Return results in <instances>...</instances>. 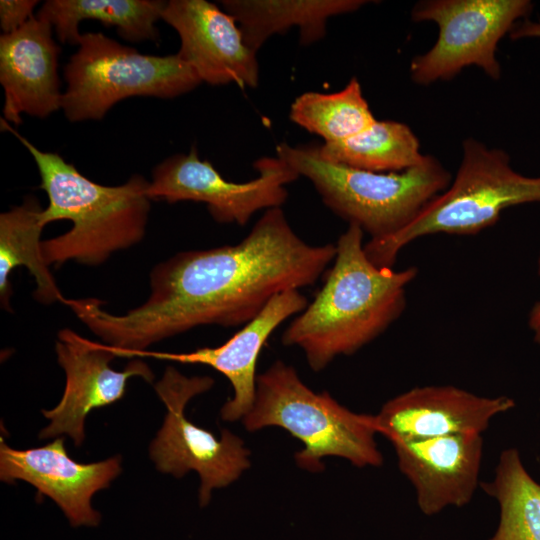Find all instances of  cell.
<instances>
[{
  "instance_id": "obj_1",
  "label": "cell",
  "mask_w": 540,
  "mask_h": 540,
  "mask_svg": "<svg viewBox=\"0 0 540 540\" xmlns=\"http://www.w3.org/2000/svg\"><path fill=\"white\" fill-rule=\"evenodd\" d=\"M335 255L336 244L306 243L283 210L271 208L237 244L183 251L157 264L148 299L123 315L96 298L63 303L117 357H127L195 327L245 325L275 295L315 284Z\"/></svg>"
},
{
  "instance_id": "obj_2",
  "label": "cell",
  "mask_w": 540,
  "mask_h": 540,
  "mask_svg": "<svg viewBox=\"0 0 540 540\" xmlns=\"http://www.w3.org/2000/svg\"><path fill=\"white\" fill-rule=\"evenodd\" d=\"M363 234L358 225H348L323 286L282 334V343L299 347L315 372L338 356L357 352L393 324L417 276L414 266L394 270L374 265L366 256Z\"/></svg>"
},
{
  "instance_id": "obj_3",
  "label": "cell",
  "mask_w": 540,
  "mask_h": 540,
  "mask_svg": "<svg viewBox=\"0 0 540 540\" xmlns=\"http://www.w3.org/2000/svg\"><path fill=\"white\" fill-rule=\"evenodd\" d=\"M1 122L26 147L38 167L40 188L49 199L41 215L44 225L64 219L73 224L66 233L42 240L49 266L68 261L100 265L116 251L143 239L150 211L149 181L135 174L119 186L95 183L59 154L39 150L6 121Z\"/></svg>"
},
{
  "instance_id": "obj_4",
  "label": "cell",
  "mask_w": 540,
  "mask_h": 540,
  "mask_svg": "<svg viewBox=\"0 0 540 540\" xmlns=\"http://www.w3.org/2000/svg\"><path fill=\"white\" fill-rule=\"evenodd\" d=\"M276 152L299 176L311 181L333 213L358 225L371 240L404 229L452 181L431 155L403 171L372 172L325 161L318 145L281 143Z\"/></svg>"
},
{
  "instance_id": "obj_5",
  "label": "cell",
  "mask_w": 540,
  "mask_h": 540,
  "mask_svg": "<svg viewBox=\"0 0 540 540\" xmlns=\"http://www.w3.org/2000/svg\"><path fill=\"white\" fill-rule=\"evenodd\" d=\"M242 423L249 432L272 426L286 430L303 444L295 460L306 471H322L326 457L356 467L383 463L374 415L349 410L327 391L314 392L281 360L257 376L255 399Z\"/></svg>"
},
{
  "instance_id": "obj_6",
  "label": "cell",
  "mask_w": 540,
  "mask_h": 540,
  "mask_svg": "<svg viewBox=\"0 0 540 540\" xmlns=\"http://www.w3.org/2000/svg\"><path fill=\"white\" fill-rule=\"evenodd\" d=\"M540 202V177L515 171L509 155L467 138L462 159L448 188L430 201L404 229L391 237L364 244L368 259L378 267L395 264L400 251L414 240L445 233L474 235L494 225L509 207Z\"/></svg>"
},
{
  "instance_id": "obj_7",
  "label": "cell",
  "mask_w": 540,
  "mask_h": 540,
  "mask_svg": "<svg viewBox=\"0 0 540 540\" xmlns=\"http://www.w3.org/2000/svg\"><path fill=\"white\" fill-rule=\"evenodd\" d=\"M78 45L64 68L62 109L71 122L102 119L131 96L174 98L202 82L177 54L145 55L100 32L81 34Z\"/></svg>"
},
{
  "instance_id": "obj_8",
  "label": "cell",
  "mask_w": 540,
  "mask_h": 540,
  "mask_svg": "<svg viewBox=\"0 0 540 540\" xmlns=\"http://www.w3.org/2000/svg\"><path fill=\"white\" fill-rule=\"evenodd\" d=\"M213 384L209 376L187 377L172 366L166 368L155 384L167 412L150 445V457L158 471L176 478L189 471L197 472L201 480V506L209 503L213 490L236 481L251 464L250 451L240 437L223 430L217 438L185 415L188 402L210 390Z\"/></svg>"
},
{
  "instance_id": "obj_9",
  "label": "cell",
  "mask_w": 540,
  "mask_h": 540,
  "mask_svg": "<svg viewBox=\"0 0 540 540\" xmlns=\"http://www.w3.org/2000/svg\"><path fill=\"white\" fill-rule=\"evenodd\" d=\"M533 8L529 0H423L411 11L412 20L433 21L439 34L433 47L410 64L413 82L429 85L449 80L467 66L500 77L497 45Z\"/></svg>"
},
{
  "instance_id": "obj_10",
  "label": "cell",
  "mask_w": 540,
  "mask_h": 540,
  "mask_svg": "<svg viewBox=\"0 0 540 540\" xmlns=\"http://www.w3.org/2000/svg\"><path fill=\"white\" fill-rule=\"evenodd\" d=\"M253 167L258 177L244 183L232 182L210 162L201 160L192 147L189 153L171 156L154 168L147 194L151 200L168 203L203 202L216 222L243 226L257 211L285 203V186L299 178L279 157L260 158Z\"/></svg>"
},
{
  "instance_id": "obj_11",
  "label": "cell",
  "mask_w": 540,
  "mask_h": 540,
  "mask_svg": "<svg viewBox=\"0 0 540 540\" xmlns=\"http://www.w3.org/2000/svg\"><path fill=\"white\" fill-rule=\"evenodd\" d=\"M55 351L65 372V388L59 403L42 411L50 423L40 431V439L66 434L79 447L85 439L86 417L92 410L120 400L129 378L139 376L148 382L154 378L149 366L139 359L130 361L122 371L112 369L110 363L117 356L108 345L68 328L58 332Z\"/></svg>"
},
{
  "instance_id": "obj_12",
  "label": "cell",
  "mask_w": 540,
  "mask_h": 540,
  "mask_svg": "<svg viewBox=\"0 0 540 540\" xmlns=\"http://www.w3.org/2000/svg\"><path fill=\"white\" fill-rule=\"evenodd\" d=\"M120 472L118 455L93 463L73 460L66 451L63 437L25 450L9 447L1 439L0 479L31 484L38 495L43 494L58 505L72 527L99 525L101 514L92 507V497L97 491L108 488Z\"/></svg>"
},
{
  "instance_id": "obj_13",
  "label": "cell",
  "mask_w": 540,
  "mask_h": 540,
  "mask_svg": "<svg viewBox=\"0 0 540 540\" xmlns=\"http://www.w3.org/2000/svg\"><path fill=\"white\" fill-rule=\"evenodd\" d=\"M161 19L177 31V56L194 69L202 82L257 86L256 52L246 45L235 18L216 4L206 0L166 1Z\"/></svg>"
},
{
  "instance_id": "obj_14",
  "label": "cell",
  "mask_w": 540,
  "mask_h": 540,
  "mask_svg": "<svg viewBox=\"0 0 540 540\" xmlns=\"http://www.w3.org/2000/svg\"><path fill=\"white\" fill-rule=\"evenodd\" d=\"M507 396L483 397L455 386L415 387L388 400L374 415L378 434L391 443L459 433L482 434L514 407Z\"/></svg>"
},
{
  "instance_id": "obj_15",
  "label": "cell",
  "mask_w": 540,
  "mask_h": 540,
  "mask_svg": "<svg viewBox=\"0 0 540 540\" xmlns=\"http://www.w3.org/2000/svg\"><path fill=\"white\" fill-rule=\"evenodd\" d=\"M307 305V298L300 290L284 291L275 295L255 318L220 346L185 353L144 350L130 353L127 358L151 357L212 367L227 378L233 389V396L221 408V418L230 422L242 420L255 399L256 365L264 344L277 327L301 313Z\"/></svg>"
},
{
  "instance_id": "obj_16",
  "label": "cell",
  "mask_w": 540,
  "mask_h": 540,
  "mask_svg": "<svg viewBox=\"0 0 540 540\" xmlns=\"http://www.w3.org/2000/svg\"><path fill=\"white\" fill-rule=\"evenodd\" d=\"M421 512L431 516L468 504L479 484L482 434L459 433L392 443Z\"/></svg>"
},
{
  "instance_id": "obj_17",
  "label": "cell",
  "mask_w": 540,
  "mask_h": 540,
  "mask_svg": "<svg viewBox=\"0 0 540 540\" xmlns=\"http://www.w3.org/2000/svg\"><path fill=\"white\" fill-rule=\"evenodd\" d=\"M60 51L52 26L37 17L1 35L0 82L6 121L19 125L22 113L45 118L62 108L57 74Z\"/></svg>"
},
{
  "instance_id": "obj_18",
  "label": "cell",
  "mask_w": 540,
  "mask_h": 540,
  "mask_svg": "<svg viewBox=\"0 0 540 540\" xmlns=\"http://www.w3.org/2000/svg\"><path fill=\"white\" fill-rule=\"evenodd\" d=\"M223 10L233 16L246 45L257 53L266 40L299 28L300 43L310 45L326 35L327 20L351 13L365 5L364 0H222Z\"/></svg>"
},
{
  "instance_id": "obj_19",
  "label": "cell",
  "mask_w": 540,
  "mask_h": 540,
  "mask_svg": "<svg viewBox=\"0 0 540 540\" xmlns=\"http://www.w3.org/2000/svg\"><path fill=\"white\" fill-rule=\"evenodd\" d=\"M165 4L159 0H48L36 17L53 26L63 44H79L78 27L83 20L114 26L121 37L131 42L156 41L159 33L155 23L161 19Z\"/></svg>"
},
{
  "instance_id": "obj_20",
  "label": "cell",
  "mask_w": 540,
  "mask_h": 540,
  "mask_svg": "<svg viewBox=\"0 0 540 540\" xmlns=\"http://www.w3.org/2000/svg\"><path fill=\"white\" fill-rule=\"evenodd\" d=\"M43 208L35 197H26L21 205L0 215V296L9 310L10 274L18 266L26 267L34 277L35 298L44 304L65 299L59 290L42 252Z\"/></svg>"
},
{
  "instance_id": "obj_21",
  "label": "cell",
  "mask_w": 540,
  "mask_h": 540,
  "mask_svg": "<svg viewBox=\"0 0 540 540\" xmlns=\"http://www.w3.org/2000/svg\"><path fill=\"white\" fill-rule=\"evenodd\" d=\"M318 152L325 161L372 172L403 171L425 156L410 127L391 120H376L353 137L318 145Z\"/></svg>"
},
{
  "instance_id": "obj_22",
  "label": "cell",
  "mask_w": 540,
  "mask_h": 540,
  "mask_svg": "<svg viewBox=\"0 0 540 540\" xmlns=\"http://www.w3.org/2000/svg\"><path fill=\"white\" fill-rule=\"evenodd\" d=\"M481 486L500 508L498 527L488 540H540V483L517 449L501 453L493 480Z\"/></svg>"
},
{
  "instance_id": "obj_23",
  "label": "cell",
  "mask_w": 540,
  "mask_h": 540,
  "mask_svg": "<svg viewBox=\"0 0 540 540\" xmlns=\"http://www.w3.org/2000/svg\"><path fill=\"white\" fill-rule=\"evenodd\" d=\"M289 116L308 132L321 136L325 143L353 137L376 121L355 77L338 92L301 94L292 103Z\"/></svg>"
},
{
  "instance_id": "obj_24",
  "label": "cell",
  "mask_w": 540,
  "mask_h": 540,
  "mask_svg": "<svg viewBox=\"0 0 540 540\" xmlns=\"http://www.w3.org/2000/svg\"><path fill=\"white\" fill-rule=\"evenodd\" d=\"M37 4L35 0H1L0 25L4 34L12 33L30 21Z\"/></svg>"
},
{
  "instance_id": "obj_25",
  "label": "cell",
  "mask_w": 540,
  "mask_h": 540,
  "mask_svg": "<svg viewBox=\"0 0 540 540\" xmlns=\"http://www.w3.org/2000/svg\"><path fill=\"white\" fill-rule=\"evenodd\" d=\"M509 36L513 40L522 38H540V20L535 22L529 19L519 21L511 29Z\"/></svg>"
},
{
  "instance_id": "obj_26",
  "label": "cell",
  "mask_w": 540,
  "mask_h": 540,
  "mask_svg": "<svg viewBox=\"0 0 540 540\" xmlns=\"http://www.w3.org/2000/svg\"><path fill=\"white\" fill-rule=\"evenodd\" d=\"M537 264L538 274L540 275V253ZM528 326L533 333L534 341L540 346V301L535 303L530 311Z\"/></svg>"
}]
</instances>
